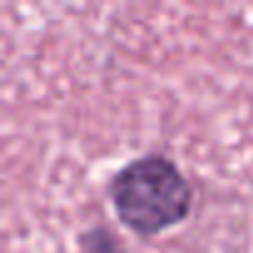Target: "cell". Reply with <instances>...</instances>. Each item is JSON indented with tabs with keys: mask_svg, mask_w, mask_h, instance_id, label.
Masks as SVG:
<instances>
[{
	"mask_svg": "<svg viewBox=\"0 0 253 253\" xmlns=\"http://www.w3.org/2000/svg\"><path fill=\"white\" fill-rule=\"evenodd\" d=\"M109 196L119 221L139 236L164 233L191 211L186 176L159 154H147L122 167L112 179Z\"/></svg>",
	"mask_w": 253,
	"mask_h": 253,
	"instance_id": "cell-1",
	"label": "cell"
},
{
	"mask_svg": "<svg viewBox=\"0 0 253 253\" xmlns=\"http://www.w3.org/2000/svg\"><path fill=\"white\" fill-rule=\"evenodd\" d=\"M84 253H117V243L107 231H94L84 236Z\"/></svg>",
	"mask_w": 253,
	"mask_h": 253,
	"instance_id": "cell-2",
	"label": "cell"
}]
</instances>
